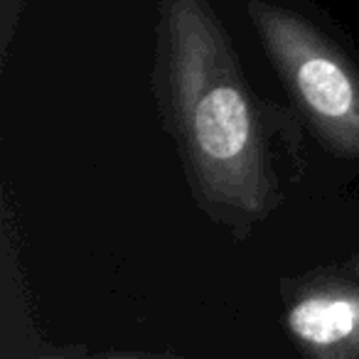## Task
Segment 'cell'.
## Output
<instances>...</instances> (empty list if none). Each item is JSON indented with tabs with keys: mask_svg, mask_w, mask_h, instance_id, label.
<instances>
[{
	"mask_svg": "<svg viewBox=\"0 0 359 359\" xmlns=\"http://www.w3.org/2000/svg\"><path fill=\"white\" fill-rule=\"evenodd\" d=\"M165 45L175 121L202 190L241 215H264L273 190L259 116L205 0H165Z\"/></svg>",
	"mask_w": 359,
	"mask_h": 359,
	"instance_id": "obj_1",
	"label": "cell"
},
{
	"mask_svg": "<svg viewBox=\"0 0 359 359\" xmlns=\"http://www.w3.org/2000/svg\"><path fill=\"white\" fill-rule=\"evenodd\" d=\"M249 15L295 104L325 145L359 158V69L303 15L251 3Z\"/></svg>",
	"mask_w": 359,
	"mask_h": 359,
	"instance_id": "obj_2",
	"label": "cell"
},
{
	"mask_svg": "<svg viewBox=\"0 0 359 359\" xmlns=\"http://www.w3.org/2000/svg\"><path fill=\"white\" fill-rule=\"evenodd\" d=\"M285 323L310 359H359V290L344 285L298 295Z\"/></svg>",
	"mask_w": 359,
	"mask_h": 359,
	"instance_id": "obj_3",
	"label": "cell"
},
{
	"mask_svg": "<svg viewBox=\"0 0 359 359\" xmlns=\"http://www.w3.org/2000/svg\"><path fill=\"white\" fill-rule=\"evenodd\" d=\"M40 359H69L67 354H50V357H40Z\"/></svg>",
	"mask_w": 359,
	"mask_h": 359,
	"instance_id": "obj_4",
	"label": "cell"
},
{
	"mask_svg": "<svg viewBox=\"0 0 359 359\" xmlns=\"http://www.w3.org/2000/svg\"><path fill=\"white\" fill-rule=\"evenodd\" d=\"M109 359H145V357H109Z\"/></svg>",
	"mask_w": 359,
	"mask_h": 359,
	"instance_id": "obj_5",
	"label": "cell"
}]
</instances>
